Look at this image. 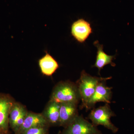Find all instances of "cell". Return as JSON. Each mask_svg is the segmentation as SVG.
Here are the masks:
<instances>
[{"instance_id": "cell-1", "label": "cell", "mask_w": 134, "mask_h": 134, "mask_svg": "<svg viewBox=\"0 0 134 134\" xmlns=\"http://www.w3.org/2000/svg\"><path fill=\"white\" fill-rule=\"evenodd\" d=\"M81 100L76 83L69 81H62L54 87L50 96V100L60 104L72 103L78 104Z\"/></svg>"}, {"instance_id": "cell-2", "label": "cell", "mask_w": 134, "mask_h": 134, "mask_svg": "<svg viewBox=\"0 0 134 134\" xmlns=\"http://www.w3.org/2000/svg\"><path fill=\"white\" fill-rule=\"evenodd\" d=\"M106 78L92 76L84 70L82 71L80 78L76 83L82 102L80 108H83L88 100L93 96L98 84Z\"/></svg>"}, {"instance_id": "cell-3", "label": "cell", "mask_w": 134, "mask_h": 134, "mask_svg": "<svg viewBox=\"0 0 134 134\" xmlns=\"http://www.w3.org/2000/svg\"><path fill=\"white\" fill-rule=\"evenodd\" d=\"M115 116V113L111 109L110 106L106 103L104 105L93 109L89 114L88 118L94 126L102 125L113 133H116L119 129L111 121V117Z\"/></svg>"}, {"instance_id": "cell-4", "label": "cell", "mask_w": 134, "mask_h": 134, "mask_svg": "<svg viewBox=\"0 0 134 134\" xmlns=\"http://www.w3.org/2000/svg\"><path fill=\"white\" fill-rule=\"evenodd\" d=\"M61 134H102L97 126L85 119L82 115H77L61 133Z\"/></svg>"}, {"instance_id": "cell-5", "label": "cell", "mask_w": 134, "mask_h": 134, "mask_svg": "<svg viewBox=\"0 0 134 134\" xmlns=\"http://www.w3.org/2000/svg\"><path fill=\"white\" fill-rule=\"evenodd\" d=\"M111 78V77H106L98 84L93 96L84 107L83 108H86V111L93 108L96 103L99 102L111 103L112 88L107 86L106 81Z\"/></svg>"}, {"instance_id": "cell-6", "label": "cell", "mask_w": 134, "mask_h": 134, "mask_svg": "<svg viewBox=\"0 0 134 134\" xmlns=\"http://www.w3.org/2000/svg\"><path fill=\"white\" fill-rule=\"evenodd\" d=\"M15 102L9 95L0 94V133L6 134L8 133L9 113Z\"/></svg>"}, {"instance_id": "cell-7", "label": "cell", "mask_w": 134, "mask_h": 134, "mask_svg": "<svg viewBox=\"0 0 134 134\" xmlns=\"http://www.w3.org/2000/svg\"><path fill=\"white\" fill-rule=\"evenodd\" d=\"M26 107L21 104L15 102L10 112L9 125L15 134H17L28 113Z\"/></svg>"}, {"instance_id": "cell-8", "label": "cell", "mask_w": 134, "mask_h": 134, "mask_svg": "<svg viewBox=\"0 0 134 134\" xmlns=\"http://www.w3.org/2000/svg\"><path fill=\"white\" fill-rule=\"evenodd\" d=\"M92 32L90 24L83 19L76 20L71 25V34L79 43L85 42Z\"/></svg>"}, {"instance_id": "cell-9", "label": "cell", "mask_w": 134, "mask_h": 134, "mask_svg": "<svg viewBox=\"0 0 134 134\" xmlns=\"http://www.w3.org/2000/svg\"><path fill=\"white\" fill-rule=\"evenodd\" d=\"M76 103H61L60 108V126L65 128L78 115Z\"/></svg>"}, {"instance_id": "cell-10", "label": "cell", "mask_w": 134, "mask_h": 134, "mask_svg": "<svg viewBox=\"0 0 134 134\" xmlns=\"http://www.w3.org/2000/svg\"><path fill=\"white\" fill-rule=\"evenodd\" d=\"M47 126L49 125L42 113L28 111L24 121L17 134H22L31 128Z\"/></svg>"}, {"instance_id": "cell-11", "label": "cell", "mask_w": 134, "mask_h": 134, "mask_svg": "<svg viewBox=\"0 0 134 134\" xmlns=\"http://www.w3.org/2000/svg\"><path fill=\"white\" fill-rule=\"evenodd\" d=\"M60 103L50 100L42 113L50 126H60Z\"/></svg>"}, {"instance_id": "cell-12", "label": "cell", "mask_w": 134, "mask_h": 134, "mask_svg": "<svg viewBox=\"0 0 134 134\" xmlns=\"http://www.w3.org/2000/svg\"><path fill=\"white\" fill-rule=\"evenodd\" d=\"M45 52V55L39 60V66L42 74L51 76L59 68V65L51 54L47 51Z\"/></svg>"}, {"instance_id": "cell-13", "label": "cell", "mask_w": 134, "mask_h": 134, "mask_svg": "<svg viewBox=\"0 0 134 134\" xmlns=\"http://www.w3.org/2000/svg\"><path fill=\"white\" fill-rule=\"evenodd\" d=\"M94 45L97 48L96 63L92 67H96L98 69V74L100 75V70L107 65H111L113 67L115 66V64L113 62V60L115 59V55H110L107 54L103 50V45L100 44L98 40L94 41Z\"/></svg>"}, {"instance_id": "cell-14", "label": "cell", "mask_w": 134, "mask_h": 134, "mask_svg": "<svg viewBox=\"0 0 134 134\" xmlns=\"http://www.w3.org/2000/svg\"><path fill=\"white\" fill-rule=\"evenodd\" d=\"M49 126H43L31 128L22 134H48Z\"/></svg>"}, {"instance_id": "cell-15", "label": "cell", "mask_w": 134, "mask_h": 134, "mask_svg": "<svg viewBox=\"0 0 134 134\" xmlns=\"http://www.w3.org/2000/svg\"><path fill=\"white\" fill-rule=\"evenodd\" d=\"M61 132L60 131H59L57 134H61Z\"/></svg>"}, {"instance_id": "cell-16", "label": "cell", "mask_w": 134, "mask_h": 134, "mask_svg": "<svg viewBox=\"0 0 134 134\" xmlns=\"http://www.w3.org/2000/svg\"><path fill=\"white\" fill-rule=\"evenodd\" d=\"M0 134H5L3 133H0Z\"/></svg>"}]
</instances>
